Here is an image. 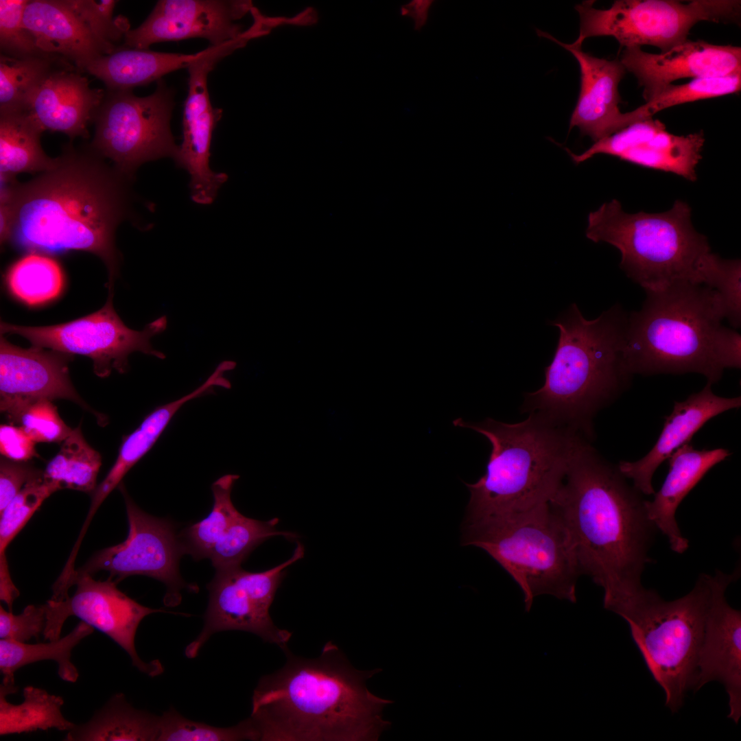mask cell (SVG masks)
Returning <instances> with one entry per match:
<instances>
[{
    "label": "cell",
    "mask_w": 741,
    "mask_h": 741,
    "mask_svg": "<svg viewBox=\"0 0 741 741\" xmlns=\"http://www.w3.org/2000/svg\"><path fill=\"white\" fill-rule=\"evenodd\" d=\"M11 235V216L7 205L0 202V239L1 244L9 241Z\"/></svg>",
    "instance_id": "816d5d0a"
},
{
    "label": "cell",
    "mask_w": 741,
    "mask_h": 741,
    "mask_svg": "<svg viewBox=\"0 0 741 741\" xmlns=\"http://www.w3.org/2000/svg\"><path fill=\"white\" fill-rule=\"evenodd\" d=\"M283 651L285 666L263 677L253 692L257 740L375 741L390 728L382 712L392 701L366 685L381 669H355L331 642L315 659Z\"/></svg>",
    "instance_id": "3957f363"
},
{
    "label": "cell",
    "mask_w": 741,
    "mask_h": 741,
    "mask_svg": "<svg viewBox=\"0 0 741 741\" xmlns=\"http://www.w3.org/2000/svg\"><path fill=\"white\" fill-rule=\"evenodd\" d=\"M462 545L486 552L513 578L529 611L548 595L576 602L581 576L568 533L550 503L517 514L464 522Z\"/></svg>",
    "instance_id": "ba28073f"
},
{
    "label": "cell",
    "mask_w": 741,
    "mask_h": 741,
    "mask_svg": "<svg viewBox=\"0 0 741 741\" xmlns=\"http://www.w3.org/2000/svg\"><path fill=\"white\" fill-rule=\"evenodd\" d=\"M584 1L575 9L580 33L572 43L582 46L590 37L611 36L621 47L651 45L665 52L687 40L698 23L740 24V0H616L607 9Z\"/></svg>",
    "instance_id": "30bf717a"
},
{
    "label": "cell",
    "mask_w": 741,
    "mask_h": 741,
    "mask_svg": "<svg viewBox=\"0 0 741 741\" xmlns=\"http://www.w3.org/2000/svg\"><path fill=\"white\" fill-rule=\"evenodd\" d=\"M252 6L244 0H160L141 25L126 33L123 47L148 49L156 43L191 38L220 45L242 34L235 21Z\"/></svg>",
    "instance_id": "e0dca14e"
},
{
    "label": "cell",
    "mask_w": 741,
    "mask_h": 741,
    "mask_svg": "<svg viewBox=\"0 0 741 741\" xmlns=\"http://www.w3.org/2000/svg\"><path fill=\"white\" fill-rule=\"evenodd\" d=\"M585 234L618 248L621 269L644 291L701 284L713 255L707 237L692 224L690 207L681 200L665 212L628 213L613 199L589 213Z\"/></svg>",
    "instance_id": "52a82bcc"
},
{
    "label": "cell",
    "mask_w": 741,
    "mask_h": 741,
    "mask_svg": "<svg viewBox=\"0 0 741 741\" xmlns=\"http://www.w3.org/2000/svg\"><path fill=\"white\" fill-rule=\"evenodd\" d=\"M105 91L91 88L75 67L53 72L31 100L27 112L42 129L60 132L71 141L89 137L88 126L102 104Z\"/></svg>",
    "instance_id": "cb8c5ba5"
},
{
    "label": "cell",
    "mask_w": 741,
    "mask_h": 741,
    "mask_svg": "<svg viewBox=\"0 0 741 741\" xmlns=\"http://www.w3.org/2000/svg\"><path fill=\"white\" fill-rule=\"evenodd\" d=\"M701 284L719 294L725 318L736 329L741 325V262L714 254L703 272Z\"/></svg>",
    "instance_id": "60d3db41"
},
{
    "label": "cell",
    "mask_w": 741,
    "mask_h": 741,
    "mask_svg": "<svg viewBox=\"0 0 741 741\" xmlns=\"http://www.w3.org/2000/svg\"><path fill=\"white\" fill-rule=\"evenodd\" d=\"M219 386L218 378L210 375L203 384L191 392L156 408L132 433L124 436L114 464L93 492L90 508L80 532L81 536H84L93 515L104 500L119 486L130 469L151 449L183 405L211 392Z\"/></svg>",
    "instance_id": "4316f807"
},
{
    "label": "cell",
    "mask_w": 741,
    "mask_h": 741,
    "mask_svg": "<svg viewBox=\"0 0 741 741\" xmlns=\"http://www.w3.org/2000/svg\"><path fill=\"white\" fill-rule=\"evenodd\" d=\"M72 355L32 346L23 349L0 340V409L10 421L37 400L64 399L88 409L69 377Z\"/></svg>",
    "instance_id": "d6986e66"
},
{
    "label": "cell",
    "mask_w": 741,
    "mask_h": 741,
    "mask_svg": "<svg viewBox=\"0 0 741 741\" xmlns=\"http://www.w3.org/2000/svg\"><path fill=\"white\" fill-rule=\"evenodd\" d=\"M318 14L313 8H307L293 17L287 18V24L308 26L316 23Z\"/></svg>",
    "instance_id": "f907efd6"
},
{
    "label": "cell",
    "mask_w": 741,
    "mask_h": 741,
    "mask_svg": "<svg viewBox=\"0 0 741 741\" xmlns=\"http://www.w3.org/2000/svg\"><path fill=\"white\" fill-rule=\"evenodd\" d=\"M74 585L77 588L73 596L58 601L50 599L46 602V635L53 639L60 637L65 620L74 615L115 642L141 672L152 677L163 673L164 668L159 661H143L135 648L136 633L142 620L162 611L137 602L121 592L117 583L109 578L99 581L84 574L75 578Z\"/></svg>",
    "instance_id": "9a60e30c"
},
{
    "label": "cell",
    "mask_w": 741,
    "mask_h": 741,
    "mask_svg": "<svg viewBox=\"0 0 741 741\" xmlns=\"http://www.w3.org/2000/svg\"><path fill=\"white\" fill-rule=\"evenodd\" d=\"M43 132L27 111L0 114L1 180L23 172L40 173L55 165L56 158L42 148Z\"/></svg>",
    "instance_id": "f546056e"
},
{
    "label": "cell",
    "mask_w": 741,
    "mask_h": 741,
    "mask_svg": "<svg viewBox=\"0 0 741 741\" xmlns=\"http://www.w3.org/2000/svg\"><path fill=\"white\" fill-rule=\"evenodd\" d=\"M710 383L683 401L675 402L666 417L656 443L642 458L635 462L621 461L618 467L643 495H654L652 479L659 466L709 419L727 410L738 408L741 397L725 398L716 395Z\"/></svg>",
    "instance_id": "603a6c76"
},
{
    "label": "cell",
    "mask_w": 741,
    "mask_h": 741,
    "mask_svg": "<svg viewBox=\"0 0 741 741\" xmlns=\"http://www.w3.org/2000/svg\"><path fill=\"white\" fill-rule=\"evenodd\" d=\"M93 632V627L82 621L64 637L47 643L29 644L1 639L0 670L3 676L2 684L15 685L14 673L18 669L43 660L56 661L60 677L67 682H75L79 674L71 661V651Z\"/></svg>",
    "instance_id": "4dcf8cb0"
},
{
    "label": "cell",
    "mask_w": 741,
    "mask_h": 741,
    "mask_svg": "<svg viewBox=\"0 0 741 741\" xmlns=\"http://www.w3.org/2000/svg\"><path fill=\"white\" fill-rule=\"evenodd\" d=\"M77 16L92 33L102 41L115 47L130 30L128 19L119 16L113 18L117 1L66 0Z\"/></svg>",
    "instance_id": "ee69618b"
},
{
    "label": "cell",
    "mask_w": 741,
    "mask_h": 741,
    "mask_svg": "<svg viewBox=\"0 0 741 741\" xmlns=\"http://www.w3.org/2000/svg\"><path fill=\"white\" fill-rule=\"evenodd\" d=\"M643 495L585 437L577 442L549 503L569 537L581 575L604 591L616 613L644 587L642 574L657 529Z\"/></svg>",
    "instance_id": "7a4b0ae2"
},
{
    "label": "cell",
    "mask_w": 741,
    "mask_h": 741,
    "mask_svg": "<svg viewBox=\"0 0 741 741\" xmlns=\"http://www.w3.org/2000/svg\"><path fill=\"white\" fill-rule=\"evenodd\" d=\"M239 47L237 40L211 45L198 52L187 67L189 89L183 109V140L174 160L189 174L191 197L199 204L212 203L228 179L225 173L215 172L209 167L213 132L222 110L213 108L211 104L208 75L218 62Z\"/></svg>",
    "instance_id": "2e32d148"
},
{
    "label": "cell",
    "mask_w": 741,
    "mask_h": 741,
    "mask_svg": "<svg viewBox=\"0 0 741 741\" xmlns=\"http://www.w3.org/2000/svg\"><path fill=\"white\" fill-rule=\"evenodd\" d=\"M160 716L135 709L124 694L113 695L85 724L75 725L65 740L157 741Z\"/></svg>",
    "instance_id": "f1b7e54d"
},
{
    "label": "cell",
    "mask_w": 741,
    "mask_h": 741,
    "mask_svg": "<svg viewBox=\"0 0 741 741\" xmlns=\"http://www.w3.org/2000/svg\"><path fill=\"white\" fill-rule=\"evenodd\" d=\"M36 442L20 426H0V452L8 459L26 462L38 457Z\"/></svg>",
    "instance_id": "7dc6e473"
},
{
    "label": "cell",
    "mask_w": 741,
    "mask_h": 741,
    "mask_svg": "<svg viewBox=\"0 0 741 741\" xmlns=\"http://www.w3.org/2000/svg\"><path fill=\"white\" fill-rule=\"evenodd\" d=\"M133 180L90 144L71 141L51 169L23 183L3 181L0 202L10 211V240L33 252L93 253L113 285L121 260L115 234L132 217Z\"/></svg>",
    "instance_id": "6da1fadb"
},
{
    "label": "cell",
    "mask_w": 741,
    "mask_h": 741,
    "mask_svg": "<svg viewBox=\"0 0 741 741\" xmlns=\"http://www.w3.org/2000/svg\"><path fill=\"white\" fill-rule=\"evenodd\" d=\"M729 455L726 449L700 450L687 443L669 457L665 481L652 500H645V508L648 519L668 538L674 552L683 553L689 547L675 519L678 506L707 472Z\"/></svg>",
    "instance_id": "484cf974"
},
{
    "label": "cell",
    "mask_w": 741,
    "mask_h": 741,
    "mask_svg": "<svg viewBox=\"0 0 741 741\" xmlns=\"http://www.w3.org/2000/svg\"><path fill=\"white\" fill-rule=\"evenodd\" d=\"M173 91L161 80L153 93L106 90L97 110L91 147L132 179L143 163L174 158L178 148L170 128Z\"/></svg>",
    "instance_id": "8fae6325"
},
{
    "label": "cell",
    "mask_w": 741,
    "mask_h": 741,
    "mask_svg": "<svg viewBox=\"0 0 741 741\" xmlns=\"http://www.w3.org/2000/svg\"><path fill=\"white\" fill-rule=\"evenodd\" d=\"M738 578L717 571L711 576V596L698 656L694 691L709 682L722 683L728 694L729 718H741V612L727 602L725 591Z\"/></svg>",
    "instance_id": "ffe728a7"
},
{
    "label": "cell",
    "mask_w": 741,
    "mask_h": 741,
    "mask_svg": "<svg viewBox=\"0 0 741 741\" xmlns=\"http://www.w3.org/2000/svg\"><path fill=\"white\" fill-rule=\"evenodd\" d=\"M10 421L19 423L36 443H60L73 430L61 419L50 400H37L27 404Z\"/></svg>",
    "instance_id": "7bdbcfd3"
},
{
    "label": "cell",
    "mask_w": 741,
    "mask_h": 741,
    "mask_svg": "<svg viewBox=\"0 0 741 741\" xmlns=\"http://www.w3.org/2000/svg\"><path fill=\"white\" fill-rule=\"evenodd\" d=\"M711 596V576L701 574L686 595L665 600L644 587L616 614L628 623L633 642L672 712L693 690Z\"/></svg>",
    "instance_id": "9c48e42d"
},
{
    "label": "cell",
    "mask_w": 741,
    "mask_h": 741,
    "mask_svg": "<svg viewBox=\"0 0 741 741\" xmlns=\"http://www.w3.org/2000/svg\"><path fill=\"white\" fill-rule=\"evenodd\" d=\"M27 1L0 0L1 54L22 58L47 54L39 49L34 37L23 24Z\"/></svg>",
    "instance_id": "b9f144b4"
},
{
    "label": "cell",
    "mask_w": 741,
    "mask_h": 741,
    "mask_svg": "<svg viewBox=\"0 0 741 741\" xmlns=\"http://www.w3.org/2000/svg\"><path fill=\"white\" fill-rule=\"evenodd\" d=\"M718 351L725 368L741 367V335L722 325L717 338Z\"/></svg>",
    "instance_id": "c3c4849f"
},
{
    "label": "cell",
    "mask_w": 741,
    "mask_h": 741,
    "mask_svg": "<svg viewBox=\"0 0 741 741\" xmlns=\"http://www.w3.org/2000/svg\"><path fill=\"white\" fill-rule=\"evenodd\" d=\"M238 478L237 475L226 474L217 479L211 486L213 504L210 513L181 534L185 552L194 560L208 558L213 547L240 514L231 500V491Z\"/></svg>",
    "instance_id": "d590c367"
},
{
    "label": "cell",
    "mask_w": 741,
    "mask_h": 741,
    "mask_svg": "<svg viewBox=\"0 0 741 741\" xmlns=\"http://www.w3.org/2000/svg\"><path fill=\"white\" fill-rule=\"evenodd\" d=\"M257 740L250 718L231 727H217L193 721L174 708L160 716L157 741H236Z\"/></svg>",
    "instance_id": "ab89813d"
},
{
    "label": "cell",
    "mask_w": 741,
    "mask_h": 741,
    "mask_svg": "<svg viewBox=\"0 0 741 741\" xmlns=\"http://www.w3.org/2000/svg\"><path fill=\"white\" fill-rule=\"evenodd\" d=\"M108 297L99 310L76 320L50 326L27 327L1 322V335L15 334L28 340L34 346L49 349L91 358L93 370L100 377H108L113 370L126 373L128 357L141 352L164 359L163 353L155 349L151 339L167 326L166 316L148 323L141 331L128 327L113 307V287H108Z\"/></svg>",
    "instance_id": "7c38bea8"
},
{
    "label": "cell",
    "mask_w": 741,
    "mask_h": 741,
    "mask_svg": "<svg viewBox=\"0 0 741 741\" xmlns=\"http://www.w3.org/2000/svg\"><path fill=\"white\" fill-rule=\"evenodd\" d=\"M278 522V518L262 521L240 513L213 547L208 558L216 571L241 567L250 552L268 539L274 536L296 538L294 533L277 530Z\"/></svg>",
    "instance_id": "8d00e7d4"
},
{
    "label": "cell",
    "mask_w": 741,
    "mask_h": 741,
    "mask_svg": "<svg viewBox=\"0 0 741 741\" xmlns=\"http://www.w3.org/2000/svg\"><path fill=\"white\" fill-rule=\"evenodd\" d=\"M620 60L643 87L645 100L657 89L677 80L741 73V47L687 40L659 54L644 51L641 47L624 48Z\"/></svg>",
    "instance_id": "44dd1931"
},
{
    "label": "cell",
    "mask_w": 741,
    "mask_h": 741,
    "mask_svg": "<svg viewBox=\"0 0 741 741\" xmlns=\"http://www.w3.org/2000/svg\"><path fill=\"white\" fill-rule=\"evenodd\" d=\"M198 56L118 47L102 56L84 69L106 86V90H132L146 85L176 70L187 68Z\"/></svg>",
    "instance_id": "83f0119b"
},
{
    "label": "cell",
    "mask_w": 741,
    "mask_h": 741,
    "mask_svg": "<svg viewBox=\"0 0 741 741\" xmlns=\"http://www.w3.org/2000/svg\"><path fill=\"white\" fill-rule=\"evenodd\" d=\"M432 2V1H412L401 7V14L403 16L412 17L414 20L415 29L419 30L426 23L428 11Z\"/></svg>",
    "instance_id": "681fc988"
},
{
    "label": "cell",
    "mask_w": 741,
    "mask_h": 741,
    "mask_svg": "<svg viewBox=\"0 0 741 741\" xmlns=\"http://www.w3.org/2000/svg\"><path fill=\"white\" fill-rule=\"evenodd\" d=\"M568 50L576 59L580 70V91L569 121V130L578 127L580 134L594 142L642 120L635 110L622 113L618 86L626 71L620 59L607 60L583 51L582 46L565 44L537 30Z\"/></svg>",
    "instance_id": "7402d4cb"
},
{
    "label": "cell",
    "mask_w": 741,
    "mask_h": 741,
    "mask_svg": "<svg viewBox=\"0 0 741 741\" xmlns=\"http://www.w3.org/2000/svg\"><path fill=\"white\" fill-rule=\"evenodd\" d=\"M641 308L628 313L624 350L630 374L695 373L713 384L725 368L717 349L725 311L716 290L679 283L645 291Z\"/></svg>",
    "instance_id": "8992f818"
},
{
    "label": "cell",
    "mask_w": 741,
    "mask_h": 741,
    "mask_svg": "<svg viewBox=\"0 0 741 741\" xmlns=\"http://www.w3.org/2000/svg\"><path fill=\"white\" fill-rule=\"evenodd\" d=\"M16 691L15 685H0L1 736L53 728L69 731L75 727L61 713L64 701L60 696L27 686L23 689V701L12 704L6 700V696Z\"/></svg>",
    "instance_id": "1f68e13d"
},
{
    "label": "cell",
    "mask_w": 741,
    "mask_h": 741,
    "mask_svg": "<svg viewBox=\"0 0 741 741\" xmlns=\"http://www.w3.org/2000/svg\"><path fill=\"white\" fill-rule=\"evenodd\" d=\"M126 508L128 532L125 541L97 552L70 578L99 571L109 572L116 583L132 575H144L163 583L167 587L164 602L174 607L181 601V590L196 591L195 585L187 584L179 572V561L185 554L182 542L172 523L142 510L131 499L124 486H118Z\"/></svg>",
    "instance_id": "5bb4252c"
},
{
    "label": "cell",
    "mask_w": 741,
    "mask_h": 741,
    "mask_svg": "<svg viewBox=\"0 0 741 741\" xmlns=\"http://www.w3.org/2000/svg\"><path fill=\"white\" fill-rule=\"evenodd\" d=\"M7 283L12 294L19 300L29 305H36L58 296L63 285V275L54 259L34 252L10 268Z\"/></svg>",
    "instance_id": "74e56055"
},
{
    "label": "cell",
    "mask_w": 741,
    "mask_h": 741,
    "mask_svg": "<svg viewBox=\"0 0 741 741\" xmlns=\"http://www.w3.org/2000/svg\"><path fill=\"white\" fill-rule=\"evenodd\" d=\"M60 490L54 482L40 477L28 482L0 513V598L11 601L19 595L12 580L5 550L43 502Z\"/></svg>",
    "instance_id": "836d02e7"
},
{
    "label": "cell",
    "mask_w": 741,
    "mask_h": 741,
    "mask_svg": "<svg viewBox=\"0 0 741 741\" xmlns=\"http://www.w3.org/2000/svg\"><path fill=\"white\" fill-rule=\"evenodd\" d=\"M101 465L100 454L86 442L78 426L62 442L59 451L43 471V477L60 489L93 493Z\"/></svg>",
    "instance_id": "e575fe53"
},
{
    "label": "cell",
    "mask_w": 741,
    "mask_h": 741,
    "mask_svg": "<svg viewBox=\"0 0 741 741\" xmlns=\"http://www.w3.org/2000/svg\"><path fill=\"white\" fill-rule=\"evenodd\" d=\"M43 471L26 462L3 456L0 460V513L28 482L43 477Z\"/></svg>",
    "instance_id": "bcb514c9"
},
{
    "label": "cell",
    "mask_w": 741,
    "mask_h": 741,
    "mask_svg": "<svg viewBox=\"0 0 741 741\" xmlns=\"http://www.w3.org/2000/svg\"><path fill=\"white\" fill-rule=\"evenodd\" d=\"M69 67L76 68L50 54L22 58L0 54V114L27 111L45 80L53 72Z\"/></svg>",
    "instance_id": "d6a6232c"
},
{
    "label": "cell",
    "mask_w": 741,
    "mask_h": 741,
    "mask_svg": "<svg viewBox=\"0 0 741 741\" xmlns=\"http://www.w3.org/2000/svg\"><path fill=\"white\" fill-rule=\"evenodd\" d=\"M47 622L46 605H28L15 615L0 606L1 639L26 642L43 633Z\"/></svg>",
    "instance_id": "f6af8a7d"
},
{
    "label": "cell",
    "mask_w": 741,
    "mask_h": 741,
    "mask_svg": "<svg viewBox=\"0 0 741 741\" xmlns=\"http://www.w3.org/2000/svg\"><path fill=\"white\" fill-rule=\"evenodd\" d=\"M454 425L484 435L492 446L486 473L466 484L470 498L464 521L509 516L548 503L585 436L533 412L516 423L459 418Z\"/></svg>",
    "instance_id": "5b68a950"
},
{
    "label": "cell",
    "mask_w": 741,
    "mask_h": 741,
    "mask_svg": "<svg viewBox=\"0 0 741 741\" xmlns=\"http://www.w3.org/2000/svg\"><path fill=\"white\" fill-rule=\"evenodd\" d=\"M304 554V546L298 543L291 558L270 569L252 572L237 567L217 570L207 586L209 600L203 628L187 646L186 657H196L211 636L231 630L252 633L283 650L287 648L292 633L274 625L269 610L285 569Z\"/></svg>",
    "instance_id": "4fadbf2b"
},
{
    "label": "cell",
    "mask_w": 741,
    "mask_h": 741,
    "mask_svg": "<svg viewBox=\"0 0 741 741\" xmlns=\"http://www.w3.org/2000/svg\"><path fill=\"white\" fill-rule=\"evenodd\" d=\"M23 21L40 49L62 58L81 73L118 48L96 37L66 0H28Z\"/></svg>",
    "instance_id": "d4e9b609"
},
{
    "label": "cell",
    "mask_w": 741,
    "mask_h": 741,
    "mask_svg": "<svg viewBox=\"0 0 741 741\" xmlns=\"http://www.w3.org/2000/svg\"><path fill=\"white\" fill-rule=\"evenodd\" d=\"M741 73L722 77L694 78L682 84H668L652 92L639 106L644 118L661 110L696 101L738 93Z\"/></svg>",
    "instance_id": "f35d334b"
},
{
    "label": "cell",
    "mask_w": 741,
    "mask_h": 741,
    "mask_svg": "<svg viewBox=\"0 0 741 741\" xmlns=\"http://www.w3.org/2000/svg\"><path fill=\"white\" fill-rule=\"evenodd\" d=\"M705 141L703 130L677 135L668 132L662 121L652 117L594 142L581 154H576L567 148L565 150L576 164L597 154H607L695 181L696 168L702 158Z\"/></svg>",
    "instance_id": "ac0fdd59"
},
{
    "label": "cell",
    "mask_w": 741,
    "mask_h": 741,
    "mask_svg": "<svg viewBox=\"0 0 741 741\" xmlns=\"http://www.w3.org/2000/svg\"><path fill=\"white\" fill-rule=\"evenodd\" d=\"M628 313L615 304L586 319L578 306L550 325L559 338L543 385L528 394L526 407L556 423L591 435L594 414L628 386L624 350Z\"/></svg>",
    "instance_id": "277c9868"
}]
</instances>
